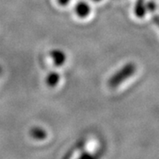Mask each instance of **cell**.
I'll list each match as a JSON object with an SVG mask.
<instances>
[{
	"mask_svg": "<svg viewBox=\"0 0 159 159\" xmlns=\"http://www.w3.org/2000/svg\"><path fill=\"white\" fill-rule=\"evenodd\" d=\"M135 72L136 66L134 65V63H127L110 78L108 80V87L111 89H116L122 82L132 77L135 74Z\"/></svg>",
	"mask_w": 159,
	"mask_h": 159,
	"instance_id": "obj_1",
	"label": "cell"
},
{
	"mask_svg": "<svg viewBox=\"0 0 159 159\" xmlns=\"http://www.w3.org/2000/svg\"><path fill=\"white\" fill-rule=\"evenodd\" d=\"M50 57L56 66H62L66 61V54L60 49H53L50 51Z\"/></svg>",
	"mask_w": 159,
	"mask_h": 159,
	"instance_id": "obj_2",
	"label": "cell"
},
{
	"mask_svg": "<svg viewBox=\"0 0 159 159\" xmlns=\"http://www.w3.org/2000/svg\"><path fill=\"white\" fill-rule=\"evenodd\" d=\"M74 10H75V13H76V15L78 17L84 19V18H87L90 14L91 8L90 6L88 3H86L84 1H81V2H79L75 6Z\"/></svg>",
	"mask_w": 159,
	"mask_h": 159,
	"instance_id": "obj_3",
	"label": "cell"
},
{
	"mask_svg": "<svg viewBox=\"0 0 159 159\" xmlns=\"http://www.w3.org/2000/svg\"><path fill=\"white\" fill-rule=\"evenodd\" d=\"M60 81V75L57 72H51L46 76L45 83L49 88H55Z\"/></svg>",
	"mask_w": 159,
	"mask_h": 159,
	"instance_id": "obj_4",
	"label": "cell"
},
{
	"mask_svg": "<svg viewBox=\"0 0 159 159\" xmlns=\"http://www.w3.org/2000/svg\"><path fill=\"white\" fill-rule=\"evenodd\" d=\"M147 7L144 4L143 0H137L135 6H134V13L135 16L138 18H143L146 15Z\"/></svg>",
	"mask_w": 159,
	"mask_h": 159,
	"instance_id": "obj_5",
	"label": "cell"
},
{
	"mask_svg": "<svg viewBox=\"0 0 159 159\" xmlns=\"http://www.w3.org/2000/svg\"><path fill=\"white\" fill-rule=\"evenodd\" d=\"M31 134H33V136L37 137V138H42L45 135V133L44 131L41 128H34L33 130L31 131Z\"/></svg>",
	"mask_w": 159,
	"mask_h": 159,
	"instance_id": "obj_6",
	"label": "cell"
},
{
	"mask_svg": "<svg viewBox=\"0 0 159 159\" xmlns=\"http://www.w3.org/2000/svg\"><path fill=\"white\" fill-rule=\"evenodd\" d=\"M146 7H147V10L152 11L156 9V4H155V2H154V1H149V2L147 3Z\"/></svg>",
	"mask_w": 159,
	"mask_h": 159,
	"instance_id": "obj_7",
	"label": "cell"
},
{
	"mask_svg": "<svg viewBox=\"0 0 159 159\" xmlns=\"http://www.w3.org/2000/svg\"><path fill=\"white\" fill-rule=\"evenodd\" d=\"M57 3H58L60 6H66V5H68L69 2H70L71 0H57Z\"/></svg>",
	"mask_w": 159,
	"mask_h": 159,
	"instance_id": "obj_8",
	"label": "cell"
},
{
	"mask_svg": "<svg viewBox=\"0 0 159 159\" xmlns=\"http://www.w3.org/2000/svg\"><path fill=\"white\" fill-rule=\"evenodd\" d=\"M153 21L155 23V25L159 29V16H155L153 19Z\"/></svg>",
	"mask_w": 159,
	"mask_h": 159,
	"instance_id": "obj_9",
	"label": "cell"
},
{
	"mask_svg": "<svg viewBox=\"0 0 159 159\" xmlns=\"http://www.w3.org/2000/svg\"><path fill=\"white\" fill-rule=\"evenodd\" d=\"M2 74H3V68H2V66H0V75Z\"/></svg>",
	"mask_w": 159,
	"mask_h": 159,
	"instance_id": "obj_10",
	"label": "cell"
},
{
	"mask_svg": "<svg viewBox=\"0 0 159 159\" xmlns=\"http://www.w3.org/2000/svg\"><path fill=\"white\" fill-rule=\"evenodd\" d=\"M94 2H100V1H102V0H93Z\"/></svg>",
	"mask_w": 159,
	"mask_h": 159,
	"instance_id": "obj_11",
	"label": "cell"
}]
</instances>
